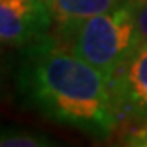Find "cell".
<instances>
[{"label": "cell", "mask_w": 147, "mask_h": 147, "mask_svg": "<svg viewBox=\"0 0 147 147\" xmlns=\"http://www.w3.org/2000/svg\"><path fill=\"white\" fill-rule=\"evenodd\" d=\"M0 147H59L48 136L14 126H4L0 135Z\"/></svg>", "instance_id": "8992f818"}, {"label": "cell", "mask_w": 147, "mask_h": 147, "mask_svg": "<svg viewBox=\"0 0 147 147\" xmlns=\"http://www.w3.org/2000/svg\"><path fill=\"white\" fill-rule=\"evenodd\" d=\"M13 83L20 105L59 126L94 140H108L117 131L110 78L67 50L55 34L18 48Z\"/></svg>", "instance_id": "6da1fadb"}, {"label": "cell", "mask_w": 147, "mask_h": 147, "mask_svg": "<svg viewBox=\"0 0 147 147\" xmlns=\"http://www.w3.org/2000/svg\"><path fill=\"white\" fill-rule=\"evenodd\" d=\"M122 2L124 0H46L55 18V25L80 22L85 18L103 14Z\"/></svg>", "instance_id": "5b68a950"}, {"label": "cell", "mask_w": 147, "mask_h": 147, "mask_svg": "<svg viewBox=\"0 0 147 147\" xmlns=\"http://www.w3.org/2000/svg\"><path fill=\"white\" fill-rule=\"evenodd\" d=\"M110 147H147V121L121 135Z\"/></svg>", "instance_id": "52a82bcc"}, {"label": "cell", "mask_w": 147, "mask_h": 147, "mask_svg": "<svg viewBox=\"0 0 147 147\" xmlns=\"http://www.w3.org/2000/svg\"><path fill=\"white\" fill-rule=\"evenodd\" d=\"M55 25L46 0H0V39L9 48H22L50 34Z\"/></svg>", "instance_id": "277c9868"}, {"label": "cell", "mask_w": 147, "mask_h": 147, "mask_svg": "<svg viewBox=\"0 0 147 147\" xmlns=\"http://www.w3.org/2000/svg\"><path fill=\"white\" fill-rule=\"evenodd\" d=\"M55 36L75 55L112 78L142 43L136 25V0H124L92 18L55 25Z\"/></svg>", "instance_id": "7a4b0ae2"}, {"label": "cell", "mask_w": 147, "mask_h": 147, "mask_svg": "<svg viewBox=\"0 0 147 147\" xmlns=\"http://www.w3.org/2000/svg\"><path fill=\"white\" fill-rule=\"evenodd\" d=\"M136 25L140 41H147V0H136Z\"/></svg>", "instance_id": "ba28073f"}, {"label": "cell", "mask_w": 147, "mask_h": 147, "mask_svg": "<svg viewBox=\"0 0 147 147\" xmlns=\"http://www.w3.org/2000/svg\"><path fill=\"white\" fill-rule=\"evenodd\" d=\"M110 89L119 124L147 121V41L136 46L112 75Z\"/></svg>", "instance_id": "3957f363"}]
</instances>
